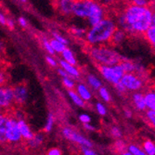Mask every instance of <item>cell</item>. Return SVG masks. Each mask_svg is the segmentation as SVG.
Returning a JSON list of instances; mask_svg holds the SVG:
<instances>
[{"instance_id": "18", "label": "cell", "mask_w": 155, "mask_h": 155, "mask_svg": "<svg viewBox=\"0 0 155 155\" xmlns=\"http://www.w3.org/2000/svg\"><path fill=\"white\" fill-rule=\"evenodd\" d=\"M45 141V137L43 134H41V133H38V134H35L34 137L29 139V140H27V145L28 147H29L30 149H33V150H36L38 149L42 144L44 143Z\"/></svg>"}, {"instance_id": "21", "label": "cell", "mask_w": 155, "mask_h": 155, "mask_svg": "<svg viewBox=\"0 0 155 155\" xmlns=\"http://www.w3.org/2000/svg\"><path fill=\"white\" fill-rule=\"evenodd\" d=\"M61 54V58L64 61H66L68 63H71V64H74V65L77 64L76 58L74 56V53L72 51V49H70L69 48H66Z\"/></svg>"}, {"instance_id": "40", "label": "cell", "mask_w": 155, "mask_h": 155, "mask_svg": "<svg viewBox=\"0 0 155 155\" xmlns=\"http://www.w3.org/2000/svg\"><path fill=\"white\" fill-rule=\"evenodd\" d=\"M114 88H115V90H116L119 94H121V95L125 94L126 92H127V91H126V89H125V87L123 86V84L121 83V81L114 84Z\"/></svg>"}, {"instance_id": "47", "label": "cell", "mask_w": 155, "mask_h": 155, "mask_svg": "<svg viewBox=\"0 0 155 155\" xmlns=\"http://www.w3.org/2000/svg\"><path fill=\"white\" fill-rule=\"evenodd\" d=\"M7 17L5 16V14L0 12V24L1 25H6V22H7Z\"/></svg>"}, {"instance_id": "27", "label": "cell", "mask_w": 155, "mask_h": 155, "mask_svg": "<svg viewBox=\"0 0 155 155\" xmlns=\"http://www.w3.org/2000/svg\"><path fill=\"white\" fill-rule=\"evenodd\" d=\"M70 33L77 38H84V36H86L87 29L86 28H80V27L74 26L70 29Z\"/></svg>"}, {"instance_id": "13", "label": "cell", "mask_w": 155, "mask_h": 155, "mask_svg": "<svg viewBox=\"0 0 155 155\" xmlns=\"http://www.w3.org/2000/svg\"><path fill=\"white\" fill-rule=\"evenodd\" d=\"M74 90L76 91V93L80 96V97L84 102H88L92 100V97H93L92 91L87 84L79 83V84H75Z\"/></svg>"}, {"instance_id": "11", "label": "cell", "mask_w": 155, "mask_h": 155, "mask_svg": "<svg viewBox=\"0 0 155 155\" xmlns=\"http://www.w3.org/2000/svg\"><path fill=\"white\" fill-rule=\"evenodd\" d=\"M75 0H54V5L57 11L64 17L73 15V9Z\"/></svg>"}, {"instance_id": "44", "label": "cell", "mask_w": 155, "mask_h": 155, "mask_svg": "<svg viewBox=\"0 0 155 155\" xmlns=\"http://www.w3.org/2000/svg\"><path fill=\"white\" fill-rule=\"evenodd\" d=\"M6 26L8 28V29L10 30H13L14 27H15V22H14V21L12 19H7V22H6Z\"/></svg>"}, {"instance_id": "17", "label": "cell", "mask_w": 155, "mask_h": 155, "mask_svg": "<svg viewBox=\"0 0 155 155\" xmlns=\"http://www.w3.org/2000/svg\"><path fill=\"white\" fill-rule=\"evenodd\" d=\"M127 35H128L126 34L124 30H122L121 28L117 27L115 29V31L114 32V34H112V35H111L110 44L114 45V46H119L126 39V36H127Z\"/></svg>"}, {"instance_id": "1", "label": "cell", "mask_w": 155, "mask_h": 155, "mask_svg": "<svg viewBox=\"0 0 155 155\" xmlns=\"http://www.w3.org/2000/svg\"><path fill=\"white\" fill-rule=\"evenodd\" d=\"M122 14L124 18V32L131 35H143L148 28L155 24L154 11L150 6L140 7L134 4H128Z\"/></svg>"}, {"instance_id": "22", "label": "cell", "mask_w": 155, "mask_h": 155, "mask_svg": "<svg viewBox=\"0 0 155 155\" xmlns=\"http://www.w3.org/2000/svg\"><path fill=\"white\" fill-rule=\"evenodd\" d=\"M68 96L70 97V100L73 101V103L78 107H84L86 106V102H84L82 98L80 97V96L76 93V91L74 89H70L68 90Z\"/></svg>"}, {"instance_id": "49", "label": "cell", "mask_w": 155, "mask_h": 155, "mask_svg": "<svg viewBox=\"0 0 155 155\" xmlns=\"http://www.w3.org/2000/svg\"><path fill=\"white\" fill-rule=\"evenodd\" d=\"M124 114L127 118H130V117H132V111L130 110H124Z\"/></svg>"}, {"instance_id": "19", "label": "cell", "mask_w": 155, "mask_h": 155, "mask_svg": "<svg viewBox=\"0 0 155 155\" xmlns=\"http://www.w3.org/2000/svg\"><path fill=\"white\" fill-rule=\"evenodd\" d=\"M86 80H87V84L89 87H91L93 90H97V91L98 88H100L101 87H102L101 80L98 77H97L95 74H87Z\"/></svg>"}, {"instance_id": "36", "label": "cell", "mask_w": 155, "mask_h": 155, "mask_svg": "<svg viewBox=\"0 0 155 155\" xmlns=\"http://www.w3.org/2000/svg\"><path fill=\"white\" fill-rule=\"evenodd\" d=\"M43 47H44V48H45V50L49 54V55H54L55 54V52H54V50H53V48H52V47H51V45H50V42H49V40H48V39H44L43 40Z\"/></svg>"}, {"instance_id": "30", "label": "cell", "mask_w": 155, "mask_h": 155, "mask_svg": "<svg viewBox=\"0 0 155 155\" xmlns=\"http://www.w3.org/2000/svg\"><path fill=\"white\" fill-rule=\"evenodd\" d=\"M62 84H63V86L68 90L74 89V87H75V82H74V80L72 77H70V76L62 77Z\"/></svg>"}, {"instance_id": "43", "label": "cell", "mask_w": 155, "mask_h": 155, "mask_svg": "<svg viewBox=\"0 0 155 155\" xmlns=\"http://www.w3.org/2000/svg\"><path fill=\"white\" fill-rule=\"evenodd\" d=\"M103 6L105 7H109V6H111V5H114V3H116L118 0H98Z\"/></svg>"}, {"instance_id": "9", "label": "cell", "mask_w": 155, "mask_h": 155, "mask_svg": "<svg viewBox=\"0 0 155 155\" xmlns=\"http://www.w3.org/2000/svg\"><path fill=\"white\" fill-rule=\"evenodd\" d=\"M14 105H15V101H14L12 87L8 86V84L0 86V107L3 110L8 112Z\"/></svg>"}, {"instance_id": "38", "label": "cell", "mask_w": 155, "mask_h": 155, "mask_svg": "<svg viewBox=\"0 0 155 155\" xmlns=\"http://www.w3.org/2000/svg\"><path fill=\"white\" fill-rule=\"evenodd\" d=\"M53 38H55V39H57V40H59V41H61V43H63V44H65L66 46H68V40H67V38L65 37V36H63L62 35H61V34H59V33H53Z\"/></svg>"}, {"instance_id": "51", "label": "cell", "mask_w": 155, "mask_h": 155, "mask_svg": "<svg viewBox=\"0 0 155 155\" xmlns=\"http://www.w3.org/2000/svg\"><path fill=\"white\" fill-rule=\"evenodd\" d=\"M2 65V56H1V52H0V67Z\"/></svg>"}, {"instance_id": "8", "label": "cell", "mask_w": 155, "mask_h": 155, "mask_svg": "<svg viewBox=\"0 0 155 155\" xmlns=\"http://www.w3.org/2000/svg\"><path fill=\"white\" fill-rule=\"evenodd\" d=\"M61 134H62V137L65 139H67L68 141L75 143L79 147H82V146L93 147L92 142L88 138H87L86 137H84L79 132H77V131H75V130H74L72 128H70V127H64L61 130Z\"/></svg>"}, {"instance_id": "10", "label": "cell", "mask_w": 155, "mask_h": 155, "mask_svg": "<svg viewBox=\"0 0 155 155\" xmlns=\"http://www.w3.org/2000/svg\"><path fill=\"white\" fill-rule=\"evenodd\" d=\"M12 89L15 105H24L28 101V97H29V90H28L26 84H16L15 87H12Z\"/></svg>"}, {"instance_id": "34", "label": "cell", "mask_w": 155, "mask_h": 155, "mask_svg": "<svg viewBox=\"0 0 155 155\" xmlns=\"http://www.w3.org/2000/svg\"><path fill=\"white\" fill-rule=\"evenodd\" d=\"M110 136H111L112 137H114V138H116V139L121 138V137H123V132H122V130H121L119 127H117V126H112V127L110 129Z\"/></svg>"}, {"instance_id": "29", "label": "cell", "mask_w": 155, "mask_h": 155, "mask_svg": "<svg viewBox=\"0 0 155 155\" xmlns=\"http://www.w3.org/2000/svg\"><path fill=\"white\" fill-rule=\"evenodd\" d=\"M97 92H98V95L100 97L102 98V101H105V102H110L111 97H110V92L108 91V89L104 87H101L100 88L97 89Z\"/></svg>"}, {"instance_id": "31", "label": "cell", "mask_w": 155, "mask_h": 155, "mask_svg": "<svg viewBox=\"0 0 155 155\" xmlns=\"http://www.w3.org/2000/svg\"><path fill=\"white\" fill-rule=\"evenodd\" d=\"M126 143L124 141V140H121V138H118L116 140V142L114 143V149L116 151H118L119 153L123 154L125 150H126Z\"/></svg>"}, {"instance_id": "46", "label": "cell", "mask_w": 155, "mask_h": 155, "mask_svg": "<svg viewBox=\"0 0 155 155\" xmlns=\"http://www.w3.org/2000/svg\"><path fill=\"white\" fill-rule=\"evenodd\" d=\"M84 128L87 130V131H94L96 128L95 126L91 124V123H87V124H84Z\"/></svg>"}, {"instance_id": "20", "label": "cell", "mask_w": 155, "mask_h": 155, "mask_svg": "<svg viewBox=\"0 0 155 155\" xmlns=\"http://www.w3.org/2000/svg\"><path fill=\"white\" fill-rule=\"evenodd\" d=\"M144 101L147 109L155 110V93L153 90H149L146 93H143Z\"/></svg>"}, {"instance_id": "53", "label": "cell", "mask_w": 155, "mask_h": 155, "mask_svg": "<svg viewBox=\"0 0 155 155\" xmlns=\"http://www.w3.org/2000/svg\"><path fill=\"white\" fill-rule=\"evenodd\" d=\"M20 1H21V2H22V3H25V2L27 1V0H20Z\"/></svg>"}, {"instance_id": "7", "label": "cell", "mask_w": 155, "mask_h": 155, "mask_svg": "<svg viewBox=\"0 0 155 155\" xmlns=\"http://www.w3.org/2000/svg\"><path fill=\"white\" fill-rule=\"evenodd\" d=\"M22 141L23 139L21 136L18 126V119L14 115H10L7 129V143L9 145L17 146Z\"/></svg>"}, {"instance_id": "3", "label": "cell", "mask_w": 155, "mask_h": 155, "mask_svg": "<svg viewBox=\"0 0 155 155\" xmlns=\"http://www.w3.org/2000/svg\"><path fill=\"white\" fill-rule=\"evenodd\" d=\"M73 16L87 20L92 26L107 16V10L98 0H75Z\"/></svg>"}, {"instance_id": "37", "label": "cell", "mask_w": 155, "mask_h": 155, "mask_svg": "<svg viewBox=\"0 0 155 155\" xmlns=\"http://www.w3.org/2000/svg\"><path fill=\"white\" fill-rule=\"evenodd\" d=\"M130 3L134 4L136 6H140V7L150 6V1H149V0H130Z\"/></svg>"}, {"instance_id": "39", "label": "cell", "mask_w": 155, "mask_h": 155, "mask_svg": "<svg viewBox=\"0 0 155 155\" xmlns=\"http://www.w3.org/2000/svg\"><path fill=\"white\" fill-rule=\"evenodd\" d=\"M46 61L48 62V64L51 67H57L58 65V62L56 61V59L53 57V55H48L46 57Z\"/></svg>"}, {"instance_id": "45", "label": "cell", "mask_w": 155, "mask_h": 155, "mask_svg": "<svg viewBox=\"0 0 155 155\" xmlns=\"http://www.w3.org/2000/svg\"><path fill=\"white\" fill-rule=\"evenodd\" d=\"M18 23H19V25H20L21 27H22V28H25V27L27 26V24H28L26 19H24L23 17H20V18L18 19Z\"/></svg>"}, {"instance_id": "15", "label": "cell", "mask_w": 155, "mask_h": 155, "mask_svg": "<svg viewBox=\"0 0 155 155\" xmlns=\"http://www.w3.org/2000/svg\"><path fill=\"white\" fill-rule=\"evenodd\" d=\"M132 103L135 107V109L140 112H143L147 110L146 105H145V101H144V97H143V93L138 92V91H135L132 92Z\"/></svg>"}, {"instance_id": "24", "label": "cell", "mask_w": 155, "mask_h": 155, "mask_svg": "<svg viewBox=\"0 0 155 155\" xmlns=\"http://www.w3.org/2000/svg\"><path fill=\"white\" fill-rule=\"evenodd\" d=\"M142 150L145 152V155H154L155 154V144L152 140L146 139L142 143Z\"/></svg>"}, {"instance_id": "48", "label": "cell", "mask_w": 155, "mask_h": 155, "mask_svg": "<svg viewBox=\"0 0 155 155\" xmlns=\"http://www.w3.org/2000/svg\"><path fill=\"white\" fill-rule=\"evenodd\" d=\"M58 74H59V75L60 76H61V77H66V76H69L68 75V74L64 71V70L62 69V68H60V69H58Z\"/></svg>"}, {"instance_id": "25", "label": "cell", "mask_w": 155, "mask_h": 155, "mask_svg": "<svg viewBox=\"0 0 155 155\" xmlns=\"http://www.w3.org/2000/svg\"><path fill=\"white\" fill-rule=\"evenodd\" d=\"M49 42H50V45H51V47H52L55 54L56 53H57V54H61L67 48V46L65 44L61 43V41L55 39V38H52L51 40H49Z\"/></svg>"}, {"instance_id": "2", "label": "cell", "mask_w": 155, "mask_h": 155, "mask_svg": "<svg viewBox=\"0 0 155 155\" xmlns=\"http://www.w3.org/2000/svg\"><path fill=\"white\" fill-rule=\"evenodd\" d=\"M116 28L117 24L115 19L106 16L101 21L90 26L89 29L87 30L84 39L90 46L108 45Z\"/></svg>"}, {"instance_id": "6", "label": "cell", "mask_w": 155, "mask_h": 155, "mask_svg": "<svg viewBox=\"0 0 155 155\" xmlns=\"http://www.w3.org/2000/svg\"><path fill=\"white\" fill-rule=\"evenodd\" d=\"M120 81L127 92L140 91L144 87L142 76L136 73H125Z\"/></svg>"}, {"instance_id": "33", "label": "cell", "mask_w": 155, "mask_h": 155, "mask_svg": "<svg viewBox=\"0 0 155 155\" xmlns=\"http://www.w3.org/2000/svg\"><path fill=\"white\" fill-rule=\"evenodd\" d=\"M95 108H96V110H97V112L98 114L101 115V116H106V114H107V108H106V106L103 103L97 102Z\"/></svg>"}, {"instance_id": "14", "label": "cell", "mask_w": 155, "mask_h": 155, "mask_svg": "<svg viewBox=\"0 0 155 155\" xmlns=\"http://www.w3.org/2000/svg\"><path fill=\"white\" fill-rule=\"evenodd\" d=\"M18 126H19L21 136L22 139L25 140V141L31 139L34 137L35 133L32 131L30 125L27 124V122L23 118L18 119Z\"/></svg>"}, {"instance_id": "12", "label": "cell", "mask_w": 155, "mask_h": 155, "mask_svg": "<svg viewBox=\"0 0 155 155\" xmlns=\"http://www.w3.org/2000/svg\"><path fill=\"white\" fill-rule=\"evenodd\" d=\"M120 64L124 70V74L125 73H136V74L141 75V76L143 75L144 69H143V66H141V65L135 63V62L128 61V60H124L123 58L120 61Z\"/></svg>"}, {"instance_id": "35", "label": "cell", "mask_w": 155, "mask_h": 155, "mask_svg": "<svg viewBox=\"0 0 155 155\" xmlns=\"http://www.w3.org/2000/svg\"><path fill=\"white\" fill-rule=\"evenodd\" d=\"M81 152L84 155H96L97 151L93 149V147H87V146H82L80 147Z\"/></svg>"}, {"instance_id": "23", "label": "cell", "mask_w": 155, "mask_h": 155, "mask_svg": "<svg viewBox=\"0 0 155 155\" xmlns=\"http://www.w3.org/2000/svg\"><path fill=\"white\" fill-rule=\"evenodd\" d=\"M143 35L146 38V40L148 41V43L151 47H154L155 46V24L150 25L145 31Z\"/></svg>"}, {"instance_id": "50", "label": "cell", "mask_w": 155, "mask_h": 155, "mask_svg": "<svg viewBox=\"0 0 155 155\" xmlns=\"http://www.w3.org/2000/svg\"><path fill=\"white\" fill-rule=\"evenodd\" d=\"M4 48V43L2 41H0V52H1Z\"/></svg>"}, {"instance_id": "28", "label": "cell", "mask_w": 155, "mask_h": 155, "mask_svg": "<svg viewBox=\"0 0 155 155\" xmlns=\"http://www.w3.org/2000/svg\"><path fill=\"white\" fill-rule=\"evenodd\" d=\"M54 124H55V117L52 114H49L48 115L45 126H44V131L46 133H49L52 131L53 127H54Z\"/></svg>"}, {"instance_id": "16", "label": "cell", "mask_w": 155, "mask_h": 155, "mask_svg": "<svg viewBox=\"0 0 155 155\" xmlns=\"http://www.w3.org/2000/svg\"><path fill=\"white\" fill-rule=\"evenodd\" d=\"M59 64H60V67L64 70L70 77H72V78H79L80 77L81 73L76 65L68 63V62L64 61L63 60H61L59 61Z\"/></svg>"}, {"instance_id": "5", "label": "cell", "mask_w": 155, "mask_h": 155, "mask_svg": "<svg viewBox=\"0 0 155 155\" xmlns=\"http://www.w3.org/2000/svg\"><path fill=\"white\" fill-rule=\"evenodd\" d=\"M98 71L107 82L114 84V86L120 82L121 78L124 74L120 62L114 65H100L98 66Z\"/></svg>"}, {"instance_id": "26", "label": "cell", "mask_w": 155, "mask_h": 155, "mask_svg": "<svg viewBox=\"0 0 155 155\" xmlns=\"http://www.w3.org/2000/svg\"><path fill=\"white\" fill-rule=\"evenodd\" d=\"M126 151H128L130 155H145L142 148L136 144H129L126 146Z\"/></svg>"}, {"instance_id": "4", "label": "cell", "mask_w": 155, "mask_h": 155, "mask_svg": "<svg viewBox=\"0 0 155 155\" xmlns=\"http://www.w3.org/2000/svg\"><path fill=\"white\" fill-rule=\"evenodd\" d=\"M88 53L91 60L98 66L114 65L119 63L122 60L121 55L112 48H110L107 45L91 46Z\"/></svg>"}, {"instance_id": "41", "label": "cell", "mask_w": 155, "mask_h": 155, "mask_svg": "<svg viewBox=\"0 0 155 155\" xmlns=\"http://www.w3.org/2000/svg\"><path fill=\"white\" fill-rule=\"evenodd\" d=\"M79 121L84 124H87V123H91V117L87 114H82L79 115Z\"/></svg>"}, {"instance_id": "42", "label": "cell", "mask_w": 155, "mask_h": 155, "mask_svg": "<svg viewBox=\"0 0 155 155\" xmlns=\"http://www.w3.org/2000/svg\"><path fill=\"white\" fill-rule=\"evenodd\" d=\"M47 154L48 155H61L62 154V151L59 148H51V149H49L48 150Z\"/></svg>"}, {"instance_id": "52", "label": "cell", "mask_w": 155, "mask_h": 155, "mask_svg": "<svg viewBox=\"0 0 155 155\" xmlns=\"http://www.w3.org/2000/svg\"><path fill=\"white\" fill-rule=\"evenodd\" d=\"M4 111H5V110H2V108L0 107V114H2V112H4Z\"/></svg>"}, {"instance_id": "32", "label": "cell", "mask_w": 155, "mask_h": 155, "mask_svg": "<svg viewBox=\"0 0 155 155\" xmlns=\"http://www.w3.org/2000/svg\"><path fill=\"white\" fill-rule=\"evenodd\" d=\"M145 114H146V119L147 121L152 125H155V110L152 109H147L145 110Z\"/></svg>"}]
</instances>
